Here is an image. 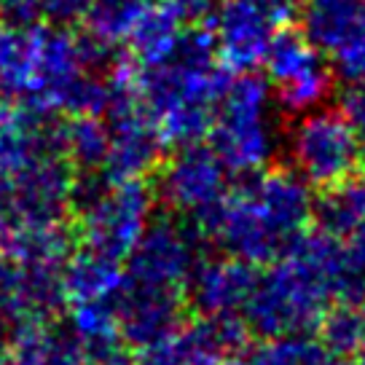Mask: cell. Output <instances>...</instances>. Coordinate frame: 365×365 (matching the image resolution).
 <instances>
[{
  "label": "cell",
  "instance_id": "29",
  "mask_svg": "<svg viewBox=\"0 0 365 365\" xmlns=\"http://www.w3.org/2000/svg\"><path fill=\"white\" fill-rule=\"evenodd\" d=\"M3 269H6V255L0 252V274H3Z\"/></svg>",
  "mask_w": 365,
  "mask_h": 365
},
{
  "label": "cell",
  "instance_id": "12",
  "mask_svg": "<svg viewBox=\"0 0 365 365\" xmlns=\"http://www.w3.org/2000/svg\"><path fill=\"white\" fill-rule=\"evenodd\" d=\"M258 266L234 255L207 258L194 263L182 290H188V301L196 314H242L258 285Z\"/></svg>",
  "mask_w": 365,
  "mask_h": 365
},
{
  "label": "cell",
  "instance_id": "13",
  "mask_svg": "<svg viewBox=\"0 0 365 365\" xmlns=\"http://www.w3.org/2000/svg\"><path fill=\"white\" fill-rule=\"evenodd\" d=\"M182 365H242L252 333L240 314H220L182 322L170 339Z\"/></svg>",
  "mask_w": 365,
  "mask_h": 365
},
{
  "label": "cell",
  "instance_id": "22",
  "mask_svg": "<svg viewBox=\"0 0 365 365\" xmlns=\"http://www.w3.org/2000/svg\"><path fill=\"white\" fill-rule=\"evenodd\" d=\"M43 365H91L89 349L70 322L48 325V344H46Z\"/></svg>",
  "mask_w": 365,
  "mask_h": 365
},
{
  "label": "cell",
  "instance_id": "2",
  "mask_svg": "<svg viewBox=\"0 0 365 365\" xmlns=\"http://www.w3.org/2000/svg\"><path fill=\"white\" fill-rule=\"evenodd\" d=\"M210 143L226 170L240 175L266 170L272 164L282 140L274 118L272 86L263 76L242 70L240 78L228 81L210 126Z\"/></svg>",
  "mask_w": 365,
  "mask_h": 365
},
{
  "label": "cell",
  "instance_id": "17",
  "mask_svg": "<svg viewBox=\"0 0 365 365\" xmlns=\"http://www.w3.org/2000/svg\"><path fill=\"white\" fill-rule=\"evenodd\" d=\"M312 220L319 231L346 240L354 228L365 223V172H352L349 178L322 188L312 205Z\"/></svg>",
  "mask_w": 365,
  "mask_h": 365
},
{
  "label": "cell",
  "instance_id": "21",
  "mask_svg": "<svg viewBox=\"0 0 365 365\" xmlns=\"http://www.w3.org/2000/svg\"><path fill=\"white\" fill-rule=\"evenodd\" d=\"M150 3L153 0H89L83 24H86V30L105 41L124 43L126 35L132 33V27Z\"/></svg>",
  "mask_w": 365,
  "mask_h": 365
},
{
  "label": "cell",
  "instance_id": "6",
  "mask_svg": "<svg viewBox=\"0 0 365 365\" xmlns=\"http://www.w3.org/2000/svg\"><path fill=\"white\" fill-rule=\"evenodd\" d=\"M156 194L143 178L110 182L86 210L78 212V240L83 247L124 261L150 223Z\"/></svg>",
  "mask_w": 365,
  "mask_h": 365
},
{
  "label": "cell",
  "instance_id": "10",
  "mask_svg": "<svg viewBox=\"0 0 365 365\" xmlns=\"http://www.w3.org/2000/svg\"><path fill=\"white\" fill-rule=\"evenodd\" d=\"M228 191V170L215 150L202 143L180 145L159 170L153 194L175 212H194L217 202Z\"/></svg>",
  "mask_w": 365,
  "mask_h": 365
},
{
  "label": "cell",
  "instance_id": "14",
  "mask_svg": "<svg viewBox=\"0 0 365 365\" xmlns=\"http://www.w3.org/2000/svg\"><path fill=\"white\" fill-rule=\"evenodd\" d=\"M301 33L322 54L365 43V0H304Z\"/></svg>",
  "mask_w": 365,
  "mask_h": 365
},
{
  "label": "cell",
  "instance_id": "26",
  "mask_svg": "<svg viewBox=\"0 0 365 365\" xmlns=\"http://www.w3.org/2000/svg\"><path fill=\"white\" fill-rule=\"evenodd\" d=\"M137 365H182V360L178 357L172 341H164V344L150 346V349H143Z\"/></svg>",
  "mask_w": 365,
  "mask_h": 365
},
{
  "label": "cell",
  "instance_id": "25",
  "mask_svg": "<svg viewBox=\"0 0 365 365\" xmlns=\"http://www.w3.org/2000/svg\"><path fill=\"white\" fill-rule=\"evenodd\" d=\"M89 9V0H46L43 22L59 24V27H73L83 22V14Z\"/></svg>",
  "mask_w": 365,
  "mask_h": 365
},
{
  "label": "cell",
  "instance_id": "7",
  "mask_svg": "<svg viewBox=\"0 0 365 365\" xmlns=\"http://www.w3.org/2000/svg\"><path fill=\"white\" fill-rule=\"evenodd\" d=\"M296 0H220L207 24L228 70H252L263 62L272 35L290 24Z\"/></svg>",
  "mask_w": 365,
  "mask_h": 365
},
{
  "label": "cell",
  "instance_id": "20",
  "mask_svg": "<svg viewBox=\"0 0 365 365\" xmlns=\"http://www.w3.org/2000/svg\"><path fill=\"white\" fill-rule=\"evenodd\" d=\"M319 344L336 357H352L365 346V312L360 304H333L317 325Z\"/></svg>",
  "mask_w": 365,
  "mask_h": 365
},
{
  "label": "cell",
  "instance_id": "23",
  "mask_svg": "<svg viewBox=\"0 0 365 365\" xmlns=\"http://www.w3.org/2000/svg\"><path fill=\"white\" fill-rule=\"evenodd\" d=\"M346 118V124L352 129V137L357 143V153L360 161L365 164V83H352L349 89L341 94V108H339Z\"/></svg>",
  "mask_w": 365,
  "mask_h": 365
},
{
  "label": "cell",
  "instance_id": "27",
  "mask_svg": "<svg viewBox=\"0 0 365 365\" xmlns=\"http://www.w3.org/2000/svg\"><path fill=\"white\" fill-rule=\"evenodd\" d=\"M0 365H16V360L9 354V349H3V352H0Z\"/></svg>",
  "mask_w": 365,
  "mask_h": 365
},
{
  "label": "cell",
  "instance_id": "19",
  "mask_svg": "<svg viewBox=\"0 0 365 365\" xmlns=\"http://www.w3.org/2000/svg\"><path fill=\"white\" fill-rule=\"evenodd\" d=\"M110 148V132L103 115H65L62 156L73 170H103Z\"/></svg>",
  "mask_w": 365,
  "mask_h": 365
},
{
  "label": "cell",
  "instance_id": "24",
  "mask_svg": "<svg viewBox=\"0 0 365 365\" xmlns=\"http://www.w3.org/2000/svg\"><path fill=\"white\" fill-rule=\"evenodd\" d=\"M46 0H0V22L14 27H33L43 22Z\"/></svg>",
  "mask_w": 365,
  "mask_h": 365
},
{
  "label": "cell",
  "instance_id": "5",
  "mask_svg": "<svg viewBox=\"0 0 365 365\" xmlns=\"http://www.w3.org/2000/svg\"><path fill=\"white\" fill-rule=\"evenodd\" d=\"M76 170L62 153H48L11 175H0V228L54 226L70 212Z\"/></svg>",
  "mask_w": 365,
  "mask_h": 365
},
{
  "label": "cell",
  "instance_id": "11",
  "mask_svg": "<svg viewBox=\"0 0 365 365\" xmlns=\"http://www.w3.org/2000/svg\"><path fill=\"white\" fill-rule=\"evenodd\" d=\"M126 277L153 287L182 290L196 263V250L182 234L180 220L156 217L150 220L132 252L126 255Z\"/></svg>",
  "mask_w": 365,
  "mask_h": 365
},
{
  "label": "cell",
  "instance_id": "28",
  "mask_svg": "<svg viewBox=\"0 0 365 365\" xmlns=\"http://www.w3.org/2000/svg\"><path fill=\"white\" fill-rule=\"evenodd\" d=\"M354 365H365V346L357 352V360H354Z\"/></svg>",
  "mask_w": 365,
  "mask_h": 365
},
{
  "label": "cell",
  "instance_id": "16",
  "mask_svg": "<svg viewBox=\"0 0 365 365\" xmlns=\"http://www.w3.org/2000/svg\"><path fill=\"white\" fill-rule=\"evenodd\" d=\"M0 252L24 266H62L73 252V234L62 223L0 228Z\"/></svg>",
  "mask_w": 365,
  "mask_h": 365
},
{
  "label": "cell",
  "instance_id": "3",
  "mask_svg": "<svg viewBox=\"0 0 365 365\" xmlns=\"http://www.w3.org/2000/svg\"><path fill=\"white\" fill-rule=\"evenodd\" d=\"M266 81L272 86L274 105L287 115L314 110L333 91V70L322 51L309 43L301 30L290 24L272 35L263 54Z\"/></svg>",
  "mask_w": 365,
  "mask_h": 365
},
{
  "label": "cell",
  "instance_id": "8",
  "mask_svg": "<svg viewBox=\"0 0 365 365\" xmlns=\"http://www.w3.org/2000/svg\"><path fill=\"white\" fill-rule=\"evenodd\" d=\"M250 199L261 223L274 240L282 245V255L312 223V191L296 170H258L242 172L234 185Z\"/></svg>",
  "mask_w": 365,
  "mask_h": 365
},
{
  "label": "cell",
  "instance_id": "18",
  "mask_svg": "<svg viewBox=\"0 0 365 365\" xmlns=\"http://www.w3.org/2000/svg\"><path fill=\"white\" fill-rule=\"evenodd\" d=\"M182 30V19L178 9L172 6V0H153L143 16L137 19L132 33L126 35L124 43L132 48V57L140 65H153L161 57H167L175 38Z\"/></svg>",
  "mask_w": 365,
  "mask_h": 365
},
{
  "label": "cell",
  "instance_id": "15",
  "mask_svg": "<svg viewBox=\"0 0 365 365\" xmlns=\"http://www.w3.org/2000/svg\"><path fill=\"white\" fill-rule=\"evenodd\" d=\"M121 282H124L121 261L108 258L91 247L73 250L62 263V290H65V301L70 304L110 298L115 296Z\"/></svg>",
  "mask_w": 365,
  "mask_h": 365
},
{
  "label": "cell",
  "instance_id": "9",
  "mask_svg": "<svg viewBox=\"0 0 365 365\" xmlns=\"http://www.w3.org/2000/svg\"><path fill=\"white\" fill-rule=\"evenodd\" d=\"M113 301L118 339L137 352L170 341L182 325V290L143 285L124 274V282L115 290Z\"/></svg>",
  "mask_w": 365,
  "mask_h": 365
},
{
  "label": "cell",
  "instance_id": "1",
  "mask_svg": "<svg viewBox=\"0 0 365 365\" xmlns=\"http://www.w3.org/2000/svg\"><path fill=\"white\" fill-rule=\"evenodd\" d=\"M231 70L217 65V46L207 24L180 30L175 46L153 65L137 68L143 108L159 129L164 145L202 143L215 121Z\"/></svg>",
  "mask_w": 365,
  "mask_h": 365
},
{
  "label": "cell",
  "instance_id": "4",
  "mask_svg": "<svg viewBox=\"0 0 365 365\" xmlns=\"http://www.w3.org/2000/svg\"><path fill=\"white\" fill-rule=\"evenodd\" d=\"M293 170L314 188H328L360 167V153L341 110L319 105L296 115L285 137Z\"/></svg>",
  "mask_w": 365,
  "mask_h": 365
}]
</instances>
